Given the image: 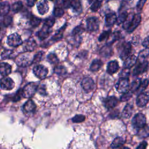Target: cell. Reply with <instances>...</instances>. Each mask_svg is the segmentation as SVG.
<instances>
[{
    "instance_id": "cell-1",
    "label": "cell",
    "mask_w": 149,
    "mask_h": 149,
    "mask_svg": "<svg viewBox=\"0 0 149 149\" xmlns=\"http://www.w3.org/2000/svg\"><path fill=\"white\" fill-rule=\"evenodd\" d=\"M38 87L37 84L34 82H31L26 84L22 90L23 97L26 98L32 97L37 91Z\"/></svg>"
},
{
    "instance_id": "cell-2",
    "label": "cell",
    "mask_w": 149,
    "mask_h": 149,
    "mask_svg": "<svg viewBox=\"0 0 149 149\" xmlns=\"http://www.w3.org/2000/svg\"><path fill=\"white\" fill-rule=\"evenodd\" d=\"M119 55L122 59L125 60L132 52V45L130 42H123L119 47Z\"/></svg>"
},
{
    "instance_id": "cell-3",
    "label": "cell",
    "mask_w": 149,
    "mask_h": 149,
    "mask_svg": "<svg viewBox=\"0 0 149 149\" xmlns=\"http://www.w3.org/2000/svg\"><path fill=\"white\" fill-rule=\"evenodd\" d=\"M33 58H31L29 54H22L17 57L16 59V64L22 67L29 66L33 63Z\"/></svg>"
},
{
    "instance_id": "cell-4",
    "label": "cell",
    "mask_w": 149,
    "mask_h": 149,
    "mask_svg": "<svg viewBox=\"0 0 149 149\" xmlns=\"http://www.w3.org/2000/svg\"><path fill=\"white\" fill-rule=\"evenodd\" d=\"M146 123V118L145 115L142 113H139L134 115L132 119V124L133 126L137 129L144 127Z\"/></svg>"
},
{
    "instance_id": "cell-5",
    "label": "cell",
    "mask_w": 149,
    "mask_h": 149,
    "mask_svg": "<svg viewBox=\"0 0 149 149\" xmlns=\"http://www.w3.org/2000/svg\"><path fill=\"white\" fill-rule=\"evenodd\" d=\"M116 89L120 93H125L128 91L130 88L129 80L127 78H120L115 85Z\"/></svg>"
},
{
    "instance_id": "cell-6",
    "label": "cell",
    "mask_w": 149,
    "mask_h": 149,
    "mask_svg": "<svg viewBox=\"0 0 149 149\" xmlns=\"http://www.w3.org/2000/svg\"><path fill=\"white\" fill-rule=\"evenodd\" d=\"M63 6L65 8H71L77 12H80L82 9L81 4L79 0H64Z\"/></svg>"
},
{
    "instance_id": "cell-7",
    "label": "cell",
    "mask_w": 149,
    "mask_h": 149,
    "mask_svg": "<svg viewBox=\"0 0 149 149\" xmlns=\"http://www.w3.org/2000/svg\"><path fill=\"white\" fill-rule=\"evenodd\" d=\"M7 43L9 46L16 47L23 43L21 37L17 33L10 34L7 38Z\"/></svg>"
},
{
    "instance_id": "cell-8",
    "label": "cell",
    "mask_w": 149,
    "mask_h": 149,
    "mask_svg": "<svg viewBox=\"0 0 149 149\" xmlns=\"http://www.w3.org/2000/svg\"><path fill=\"white\" fill-rule=\"evenodd\" d=\"M34 74L40 79H44L48 73V69L44 65H38L33 68Z\"/></svg>"
},
{
    "instance_id": "cell-9",
    "label": "cell",
    "mask_w": 149,
    "mask_h": 149,
    "mask_svg": "<svg viewBox=\"0 0 149 149\" xmlns=\"http://www.w3.org/2000/svg\"><path fill=\"white\" fill-rule=\"evenodd\" d=\"M87 28L89 31H97L100 26V22L97 17H91L87 19L86 20Z\"/></svg>"
},
{
    "instance_id": "cell-10",
    "label": "cell",
    "mask_w": 149,
    "mask_h": 149,
    "mask_svg": "<svg viewBox=\"0 0 149 149\" xmlns=\"http://www.w3.org/2000/svg\"><path fill=\"white\" fill-rule=\"evenodd\" d=\"M149 101V92L143 91L140 93L136 98V104L139 107L145 106Z\"/></svg>"
},
{
    "instance_id": "cell-11",
    "label": "cell",
    "mask_w": 149,
    "mask_h": 149,
    "mask_svg": "<svg viewBox=\"0 0 149 149\" xmlns=\"http://www.w3.org/2000/svg\"><path fill=\"white\" fill-rule=\"evenodd\" d=\"M141 21V16L140 13H138L134 14L129 27L126 30L127 32L129 33H132L140 24Z\"/></svg>"
},
{
    "instance_id": "cell-12",
    "label": "cell",
    "mask_w": 149,
    "mask_h": 149,
    "mask_svg": "<svg viewBox=\"0 0 149 149\" xmlns=\"http://www.w3.org/2000/svg\"><path fill=\"white\" fill-rule=\"evenodd\" d=\"M81 86L84 91L86 92H90L94 89L95 84L94 80L91 77H87L82 80Z\"/></svg>"
},
{
    "instance_id": "cell-13",
    "label": "cell",
    "mask_w": 149,
    "mask_h": 149,
    "mask_svg": "<svg viewBox=\"0 0 149 149\" xmlns=\"http://www.w3.org/2000/svg\"><path fill=\"white\" fill-rule=\"evenodd\" d=\"M15 87V83L12 79L4 77L1 80V88L3 90H10Z\"/></svg>"
},
{
    "instance_id": "cell-14",
    "label": "cell",
    "mask_w": 149,
    "mask_h": 149,
    "mask_svg": "<svg viewBox=\"0 0 149 149\" xmlns=\"http://www.w3.org/2000/svg\"><path fill=\"white\" fill-rule=\"evenodd\" d=\"M36 109V104L31 100L27 101L23 106V111L26 115H31L34 113Z\"/></svg>"
},
{
    "instance_id": "cell-15",
    "label": "cell",
    "mask_w": 149,
    "mask_h": 149,
    "mask_svg": "<svg viewBox=\"0 0 149 149\" xmlns=\"http://www.w3.org/2000/svg\"><path fill=\"white\" fill-rule=\"evenodd\" d=\"M148 62L145 61L144 62H138L137 65L136 66L133 71V74L134 76H137L146 72L148 68Z\"/></svg>"
},
{
    "instance_id": "cell-16",
    "label": "cell",
    "mask_w": 149,
    "mask_h": 149,
    "mask_svg": "<svg viewBox=\"0 0 149 149\" xmlns=\"http://www.w3.org/2000/svg\"><path fill=\"white\" fill-rule=\"evenodd\" d=\"M37 8L38 12L40 15H45L49 10V5L48 1L47 0H41L40 2H38Z\"/></svg>"
},
{
    "instance_id": "cell-17",
    "label": "cell",
    "mask_w": 149,
    "mask_h": 149,
    "mask_svg": "<svg viewBox=\"0 0 149 149\" xmlns=\"http://www.w3.org/2000/svg\"><path fill=\"white\" fill-rule=\"evenodd\" d=\"M118 104V99L113 96H110L105 99L104 101V104L106 108L108 109H111L116 107Z\"/></svg>"
},
{
    "instance_id": "cell-18",
    "label": "cell",
    "mask_w": 149,
    "mask_h": 149,
    "mask_svg": "<svg viewBox=\"0 0 149 149\" xmlns=\"http://www.w3.org/2000/svg\"><path fill=\"white\" fill-rule=\"evenodd\" d=\"M51 31V27H49L45 25H43L42 29L37 32V35L40 40H43L48 37Z\"/></svg>"
},
{
    "instance_id": "cell-19",
    "label": "cell",
    "mask_w": 149,
    "mask_h": 149,
    "mask_svg": "<svg viewBox=\"0 0 149 149\" xmlns=\"http://www.w3.org/2000/svg\"><path fill=\"white\" fill-rule=\"evenodd\" d=\"M12 70L11 66L6 62H2L0 66V73L1 76L5 77L10 73Z\"/></svg>"
},
{
    "instance_id": "cell-20",
    "label": "cell",
    "mask_w": 149,
    "mask_h": 149,
    "mask_svg": "<svg viewBox=\"0 0 149 149\" xmlns=\"http://www.w3.org/2000/svg\"><path fill=\"white\" fill-rule=\"evenodd\" d=\"M137 61V58L134 55H131L125 60L123 66L125 68H130L136 63Z\"/></svg>"
},
{
    "instance_id": "cell-21",
    "label": "cell",
    "mask_w": 149,
    "mask_h": 149,
    "mask_svg": "<svg viewBox=\"0 0 149 149\" xmlns=\"http://www.w3.org/2000/svg\"><path fill=\"white\" fill-rule=\"evenodd\" d=\"M37 46V44L34 38H29L25 43L24 47V51L26 52H31L35 49Z\"/></svg>"
},
{
    "instance_id": "cell-22",
    "label": "cell",
    "mask_w": 149,
    "mask_h": 149,
    "mask_svg": "<svg viewBox=\"0 0 149 149\" xmlns=\"http://www.w3.org/2000/svg\"><path fill=\"white\" fill-rule=\"evenodd\" d=\"M119 69V65L117 61H110L108 65L107 68V71L109 74H113L115 72H116Z\"/></svg>"
},
{
    "instance_id": "cell-23",
    "label": "cell",
    "mask_w": 149,
    "mask_h": 149,
    "mask_svg": "<svg viewBox=\"0 0 149 149\" xmlns=\"http://www.w3.org/2000/svg\"><path fill=\"white\" fill-rule=\"evenodd\" d=\"M117 16L114 13H109L105 16V23L108 26H112L116 23Z\"/></svg>"
},
{
    "instance_id": "cell-24",
    "label": "cell",
    "mask_w": 149,
    "mask_h": 149,
    "mask_svg": "<svg viewBox=\"0 0 149 149\" xmlns=\"http://www.w3.org/2000/svg\"><path fill=\"white\" fill-rule=\"evenodd\" d=\"M133 107L132 105H131L130 104H126L123 109V111L122 113V116L124 118H126V119L130 118L133 112Z\"/></svg>"
},
{
    "instance_id": "cell-25",
    "label": "cell",
    "mask_w": 149,
    "mask_h": 149,
    "mask_svg": "<svg viewBox=\"0 0 149 149\" xmlns=\"http://www.w3.org/2000/svg\"><path fill=\"white\" fill-rule=\"evenodd\" d=\"M125 143V139L122 137H116L112 142L111 146L112 148H116L121 147Z\"/></svg>"
},
{
    "instance_id": "cell-26",
    "label": "cell",
    "mask_w": 149,
    "mask_h": 149,
    "mask_svg": "<svg viewBox=\"0 0 149 149\" xmlns=\"http://www.w3.org/2000/svg\"><path fill=\"white\" fill-rule=\"evenodd\" d=\"M102 62L101 60L100 59H94L90 67V70L93 71V72H96L98 71L102 66Z\"/></svg>"
},
{
    "instance_id": "cell-27",
    "label": "cell",
    "mask_w": 149,
    "mask_h": 149,
    "mask_svg": "<svg viewBox=\"0 0 149 149\" xmlns=\"http://www.w3.org/2000/svg\"><path fill=\"white\" fill-rule=\"evenodd\" d=\"M149 55V49L145 48L141 50L138 54L137 61L138 62H144L146 58Z\"/></svg>"
},
{
    "instance_id": "cell-28",
    "label": "cell",
    "mask_w": 149,
    "mask_h": 149,
    "mask_svg": "<svg viewBox=\"0 0 149 149\" xmlns=\"http://www.w3.org/2000/svg\"><path fill=\"white\" fill-rule=\"evenodd\" d=\"M10 10V5L8 2H2L1 3V15L6 16Z\"/></svg>"
},
{
    "instance_id": "cell-29",
    "label": "cell",
    "mask_w": 149,
    "mask_h": 149,
    "mask_svg": "<svg viewBox=\"0 0 149 149\" xmlns=\"http://www.w3.org/2000/svg\"><path fill=\"white\" fill-rule=\"evenodd\" d=\"M112 49L110 46L107 45L102 47L100 51V54L102 56L109 57L112 55Z\"/></svg>"
},
{
    "instance_id": "cell-30",
    "label": "cell",
    "mask_w": 149,
    "mask_h": 149,
    "mask_svg": "<svg viewBox=\"0 0 149 149\" xmlns=\"http://www.w3.org/2000/svg\"><path fill=\"white\" fill-rule=\"evenodd\" d=\"M138 135L142 138H145L149 136V127L145 125L144 127L139 129Z\"/></svg>"
},
{
    "instance_id": "cell-31",
    "label": "cell",
    "mask_w": 149,
    "mask_h": 149,
    "mask_svg": "<svg viewBox=\"0 0 149 149\" xmlns=\"http://www.w3.org/2000/svg\"><path fill=\"white\" fill-rule=\"evenodd\" d=\"M66 27V26H63L62 27H61L60 29H59L56 33L54 34V36L52 37V40L54 41H58L59 40H61L63 36V31L65 30V29Z\"/></svg>"
},
{
    "instance_id": "cell-32",
    "label": "cell",
    "mask_w": 149,
    "mask_h": 149,
    "mask_svg": "<svg viewBox=\"0 0 149 149\" xmlns=\"http://www.w3.org/2000/svg\"><path fill=\"white\" fill-rule=\"evenodd\" d=\"M128 15L126 11H123L121 13L119 14L118 17H117V20H116V23L118 24H120L121 23H123L126 19H127Z\"/></svg>"
},
{
    "instance_id": "cell-33",
    "label": "cell",
    "mask_w": 149,
    "mask_h": 149,
    "mask_svg": "<svg viewBox=\"0 0 149 149\" xmlns=\"http://www.w3.org/2000/svg\"><path fill=\"white\" fill-rule=\"evenodd\" d=\"M140 83H141V80L140 79H137L134 81H133L130 86V91L131 92L137 91L140 87Z\"/></svg>"
},
{
    "instance_id": "cell-34",
    "label": "cell",
    "mask_w": 149,
    "mask_h": 149,
    "mask_svg": "<svg viewBox=\"0 0 149 149\" xmlns=\"http://www.w3.org/2000/svg\"><path fill=\"white\" fill-rule=\"evenodd\" d=\"M120 38V34L119 32H114L112 34H110L108 38V44H111L114 42L116 40H118Z\"/></svg>"
},
{
    "instance_id": "cell-35",
    "label": "cell",
    "mask_w": 149,
    "mask_h": 149,
    "mask_svg": "<svg viewBox=\"0 0 149 149\" xmlns=\"http://www.w3.org/2000/svg\"><path fill=\"white\" fill-rule=\"evenodd\" d=\"M41 19L35 16H31L30 19V24L33 27L38 26L41 23Z\"/></svg>"
},
{
    "instance_id": "cell-36",
    "label": "cell",
    "mask_w": 149,
    "mask_h": 149,
    "mask_svg": "<svg viewBox=\"0 0 149 149\" xmlns=\"http://www.w3.org/2000/svg\"><path fill=\"white\" fill-rule=\"evenodd\" d=\"M103 0H95L91 6V9L93 12L97 11L101 6Z\"/></svg>"
},
{
    "instance_id": "cell-37",
    "label": "cell",
    "mask_w": 149,
    "mask_h": 149,
    "mask_svg": "<svg viewBox=\"0 0 149 149\" xmlns=\"http://www.w3.org/2000/svg\"><path fill=\"white\" fill-rule=\"evenodd\" d=\"M84 31V29L81 26H77L75 27L72 31V36L76 37H80V35Z\"/></svg>"
},
{
    "instance_id": "cell-38",
    "label": "cell",
    "mask_w": 149,
    "mask_h": 149,
    "mask_svg": "<svg viewBox=\"0 0 149 149\" xmlns=\"http://www.w3.org/2000/svg\"><path fill=\"white\" fill-rule=\"evenodd\" d=\"M23 8V3L20 1H17L15 2L12 6V10L13 12L17 13L20 11Z\"/></svg>"
},
{
    "instance_id": "cell-39",
    "label": "cell",
    "mask_w": 149,
    "mask_h": 149,
    "mask_svg": "<svg viewBox=\"0 0 149 149\" xmlns=\"http://www.w3.org/2000/svg\"><path fill=\"white\" fill-rule=\"evenodd\" d=\"M47 60L49 63H51L52 64L57 63L59 61V59H58L57 56L54 53H51L48 55Z\"/></svg>"
},
{
    "instance_id": "cell-40",
    "label": "cell",
    "mask_w": 149,
    "mask_h": 149,
    "mask_svg": "<svg viewBox=\"0 0 149 149\" xmlns=\"http://www.w3.org/2000/svg\"><path fill=\"white\" fill-rule=\"evenodd\" d=\"M134 14H129L128 15V16L127 17V19H126V20L125 21V22L123 23V28L124 29H126L127 30L128 29V27H129L130 23H131V22L133 19V17L134 16Z\"/></svg>"
},
{
    "instance_id": "cell-41",
    "label": "cell",
    "mask_w": 149,
    "mask_h": 149,
    "mask_svg": "<svg viewBox=\"0 0 149 149\" xmlns=\"http://www.w3.org/2000/svg\"><path fill=\"white\" fill-rule=\"evenodd\" d=\"M13 54V51L9 50V49H5L2 51L1 54V58L3 59L10 58L12 56Z\"/></svg>"
},
{
    "instance_id": "cell-42",
    "label": "cell",
    "mask_w": 149,
    "mask_h": 149,
    "mask_svg": "<svg viewBox=\"0 0 149 149\" xmlns=\"http://www.w3.org/2000/svg\"><path fill=\"white\" fill-rule=\"evenodd\" d=\"M54 72L59 75H63V74H65L66 73V68L64 66L59 65V66H57L55 68Z\"/></svg>"
},
{
    "instance_id": "cell-43",
    "label": "cell",
    "mask_w": 149,
    "mask_h": 149,
    "mask_svg": "<svg viewBox=\"0 0 149 149\" xmlns=\"http://www.w3.org/2000/svg\"><path fill=\"white\" fill-rule=\"evenodd\" d=\"M53 13H54V15L55 16V17H61L64 14V10L63 9L61 8V7H56L55 8V9H54V12H53Z\"/></svg>"
},
{
    "instance_id": "cell-44",
    "label": "cell",
    "mask_w": 149,
    "mask_h": 149,
    "mask_svg": "<svg viewBox=\"0 0 149 149\" xmlns=\"http://www.w3.org/2000/svg\"><path fill=\"white\" fill-rule=\"evenodd\" d=\"M148 84H149V80L148 79L143 80L142 81H141V83H140V87H139L138 90L140 93L143 92V90H144L147 88Z\"/></svg>"
},
{
    "instance_id": "cell-45",
    "label": "cell",
    "mask_w": 149,
    "mask_h": 149,
    "mask_svg": "<svg viewBox=\"0 0 149 149\" xmlns=\"http://www.w3.org/2000/svg\"><path fill=\"white\" fill-rule=\"evenodd\" d=\"M111 34V31H105L102 32L99 36L98 37V41H104L105 39H107L109 38V36Z\"/></svg>"
},
{
    "instance_id": "cell-46",
    "label": "cell",
    "mask_w": 149,
    "mask_h": 149,
    "mask_svg": "<svg viewBox=\"0 0 149 149\" xmlns=\"http://www.w3.org/2000/svg\"><path fill=\"white\" fill-rule=\"evenodd\" d=\"M43 54H44V52H42V51H39L33 57V63H37V62H39L41 59H42V57L43 56Z\"/></svg>"
},
{
    "instance_id": "cell-47",
    "label": "cell",
    "mask_w": 149,
    "mask_h": 149,
    "mask_svg": "<svg viewBox=\"0 0 149 149\" xmlns=\"http://www.w3.org/2000/svg\"><path fill=\"white\" fill-rule=\"evenodd\" d=\"M72 120L73 122H74V123L82 122L83 121H84L85 120V116L83 115H77L74 116L72 118Z\"/></svg>"
},
{
    "instance_id": "cell-48",
    "label": "cell",
    "mask_w": 149,
    "mask_h": 149,
    "mask_svg": "<svg viewBox=\"0 0 149 149\" xmlns=\"http://www.w3.org/2000/svg\"><path fill=\"white\" fill-rule=\"evenodd\" d=\"M22 96H23V91H22L21 89L18 90L14 94V96H13V97L12 100H13V101H19V100L21 99V98H22Z\"/></svg>"
},
{
    "instance_id": "cell-49",
    "label": "cell",
    "mask_w": 149,
    "mask_h": 149,
    "mask_svg": "<svg viewBox=\"0 0 149 149\" xmlns=\"http://www.w3.org/2000/svg\"><path fill=\"white\" fill-rule=\"evenodd\" d=\"M132 92H131L130 90L125 93H123V94L121 96L120 100L122 101H126L129 100L132 97Z\"/></svg>"
},
{
    "instance_id": "cell-50",
    "label": "cell",
    "mask_w": 149,
    "mask_h": 149,
    "mask_svg": "<svg viewBox=\"0 0 149 149\" xmlns=\"http://www.w3.org/2000/svg\"><path fill=\"white\" fill-rule=\"evenodd\" d=\"M130 74V70L129 68H125L122 69L121 72L119 74V76L120 78H127Z\"/></svg>"
},
{
    "instance_id": "cell-51",
    "label": "cell",
    "mask_w": 149,
    "mask_h": 149,
    "mask_svg": "<svg viewBox=\"0 0 149 149\" xmlns=\"http://www.w3.org/2000/svg\"><path fill=\"white\" fill-rule=\"evenodd\" d=\"M55 19L52 17H49L48 19H47L44 23V25H45L49 27H51L54 26V23H55Z\"/></svg>"
},
{
    "instance_id": "cell-52",
    "label": "cell",
    "mask_w": 149,
    "mask_h": 149,
    "mask_svg": "<svg viewBox=\"0 0 149 149\" xmlns=\"http://www.w3.org/2000/svg\"><path fill=\"white\" fill-rule=\"evenodd\" d=\"M146 1H147V0H139L138 2L137 3V5H136V9L137 11H139V12L141 11Z\"/></svg>"
},
{
    "instance_id": "cell-53",
    "label": "cell",
    "mask_w": 149,
    "mask_h": 149,
    "mask_svg": "<svg viewBox=\"0 0 149 149\" xmlns=\"http://www.w3.org/2000/svg\"><path fill=\"white\" fill-rule=\"evenodd\" d=\"M142 45L145 48L149 49V36L146 37L142 41Z\"/></svg>"
},
{
    "instance_id": "cell-54",
    "label": "cell",
    "mask_w": 149,
    "mask_h": 149,
    "mask_svg": "<svg viewBox=\"0 0 149 149\" xmlns=\"http://www.w3.org/2000/svg\"><path fill=\"white\" fill-rule=\"evenodd\" d=\"M12 22V18L10 16H4V19H3V24L4 26H8L9 24H10Z\"/></svg>"
},
{
    "instance_id": "cell-55",
    "label": "cell",
    "mask_w": 149,
    "mask_h": 149,
    "mask_svg": "<svg viewBox=\"0 0 149 149\" xmlns=\"http://www.w3.org/2000/svg\"><path fill=\"white\" fill-rule=\"evenodd\" d=\"M147 146V143L146 141H144L143 142H141L139 146L138 147L136 148V149H146Z\"/></svg>"
},
{
    "instance_id": "cell-56",
    "label": "cell",
    "mask_w": 149,
    "mask_h": 149,
    "mask_svg": "<svg viewBox=\"0 0 149 149\" xmlns=\"http://www.w3.org/2000/svg\"><path fill=\"white\" fill-rule=\"evenodd\" d=\"M36 1H37V0H27V5L29 6H33Z\"/></svg>"
},
{
    "instance_id": "cell-57",
    "label": "cell",
    "mask_w": 149,
    "mask_h": 149,
    "mask_svg": "<svg viewBox=\"0 0 149 149\" xmlns=\"http://www.w3.org/2000/svg\"><path fill=\"white\" fill-rule=\"evenodd\" d=\"M120 149H130V148H128V147H122Z\"/></svg>"
},
{
    "instance_id": "cell-58",
    "label": "cell",
    "mask_w": 149,
    "mask_h": 149,
    "mask_svg": "<svg viewBox=\"0 0 149 149\" xmlns=\"http://www.w3.org/2000/svg\"><path fill=\"white\" fill-rule=\"evenodd\" d=\"M51 1H52V0H51Z\"/></svg>"
}]
</instances>
